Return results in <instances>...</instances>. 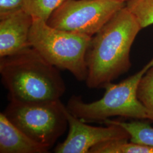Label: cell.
Here are the masks:
<instances>
[{
  "instance_id": "obj_6",
  "label": "cell",
  "mask_w": 153,
  "mask_h": 153,
  "mask_svg": "<svg viewBox=\"0 0 153 153\" xmlns=\"http://www.w3.org/2000/svg\"><path fill=\"white\" fill-rule=\"evenodd\" d=\"M126 3L116 0H68L52 13L47 23L61 30L92 37Z\"/></svg>"
},
{
  "instance_id": "obj_4",
  "label": "cell",
  "mask_w": 153,
  "mask_h": 153,
  "mask_svg": "<svg viewBox=\"0 0 153 153\" xmlns=\"http://www.w3.org/2000/svg\"><path fill=\"white\" fill-rule=\"evenodd\" d=\"M92 37L52 27L46 21L33 19L30 45L52 65L66 70L79 81H86V55Z\"/></svg>"
},
{
  "instance_id": "obj_12",
  "label": "cell",
  "mask_w": 153,
  "mask_h": 153,
  "mask_svg": "<svg viewBox=\"0 0 153 153\" xmlns=\"http://www.w3.org/2000/svg\"><path fill=\"white\" fill-rule=\"evenodd\" d=\"M68 0H24V10L33 17L47 21L52 13Z\"/></svg>"
},
{
  "instance_id": "obj_2",
  "label": "cell",
  "mask_w": 153,
  "mask_h": 153,
  "mask_svg": "<svg viewBox=\"0 0 153 153\" xmlns=\"http://www.w3.org/2000/svg\"><path fill=\"white\" fill-rule=\"evenodd\" d=\"M0 74L9 101H55L65 92L59 69L31 46L1 57Z\"/></svg>"
},
{
  "instance_id": "obj_5",
  "label": "cell",
  "mask_w": 153,
  "mask_h": 153,
  "mask_svg": "<svg viewBox=\"0 0 153 153\" xmlns=\"http://www.w3.org/2000/svg\"><path fill=\"white\" fill-rule=\"evenodd\" d=\"M65 108L60 100H11L3 113L28 137L51 149L68 126Z\"/></svg>"
},
{
  "instance_id": "obj_16",
  "label": "cell",
  "mask_w": 153,
  "mask_h": 153,
  "mask_svg": "<svg viewBox=\"0 0 153 153\" xmlns=\"http://www.w3.org/2000/svg\"><path fill=\"white\" fill-rule=\"evenodd\" d=\"M116 1H120V2H122L126 3V2H128V1H129V0H116Z\"/></svg>"
},
{
  "instance_id": "obj_1",
  "label": "cell",
  "mask_w": 153,
  "mask_h": 153,
  "mask_svg": "<svg viewBox=\"0 0 153 153\" xmlns=\"http://www.w3.org/2000/svg\"><path fill=\"white\" fill-rule=\"evenodd\" d=\"M142 28L126 6L91 39L86 61L90 88H100L129 71L132 44Z\"/></svg>"
},
{
  "instance_id": "obj_9",
  "label": "cell",
  "mask_w": 153,
  "mask_h": 153,
  "mask_svg": "<svg viewBox=\"0 0 153 153\" xmlns=\"http://www.w3.org/2000/svg\"><path fill=\"white\" fill-rule=\"evenodd\" d=\"M49 148L34 141L0 114V153H47Z\"/></svg>"
},
{
  "instance_id": "obj_15",
  "label": "cell",
  "mask_w": 153,
  "mask_h": 153,
  "mask_svg": "<svg viewBox=\"0 0 153 153\" xmlns=\"http://www.w3.org/2000/svg\"><path fill=\"white\" fill-rule=\"evenodd\" d=\"M24 10V0H0V20Z\"/></svg>"
},
{
  "instance_id": "obj_11",
  "label": "cell",
  "mask_w": 153,
  "mask_h": 153,
  "mask_svg": "<svg viewBox=\"0 0 153 153\" xmlns=\"http://www.w3.org/2000/svg\"><path fill=\"white\" fill-rule=\"evenodd\" d=\"M129 139H119L100 143L90 153H153V147L129 142Z\"/></svg>"
},
{
  "instance_id": "obj_3",
  "label": "cell",
  "mask_w": 153,
  "mask_h": 153,
  "mask_svg": "<svg viewBox=\"0 0 153 153\" xmlns=\"http://www.w3.org/2000/svg\"><path fill=\"white\" fill-rule=\"evenodd\" d=\"M153 66V58L142 69L118 83H110L104 87L103 97L91 103H85L81 96L73 95L68 110L84 122L104 121L120 116L136 120L148 119L144 107L137 97L138 85L143 76Z\"/></svg>"
},
{
  "instance_id": "obj_13",
  "label": "cell",
  "mask_w": 153,
  "mask_h": 153,
  "mask_svg": "<svg viewBox=\"0 0 153 153\" xmlns=\"http://www.w3.org/2000/svg\"><path fill=\"white\" fill-rule=\"evenodd\" d=\"M126 7L142 29L153 25V0H129Z\"/></svg>"
},
{
  "instance_id": "obj_8",
  "label": "cell",
  "mask_w": 153,
  "mask_h": 153,
  "mask_svg": "<svg viewBox=\"0 0 153 153\" xmlns=\"http://www.w3.org/2000/svg\"><path fill=\"white\" fill-rule=\"evenodd\" d=\"M33 18L24 10L0 21V58L30 47L29 35Z\"/></svg>"
},
{
  "instance_id": "obj_14",
  "label": "cell",
  "mask_w": 153,
  "mask_h": 153,
  "mask_svg": "<svg viewBox=\"0 0 153 153\" xmlns=\"http://www.w3.org/2000/svg\"><path fill=\"white\" fill-rule=\"evenodd\" d=\"M137 97L146 110L148 120L153 121V66L142 76L138 85Z\"/></svg>"
},
{
  "instance_id": "obj_7",
  "label": "cell",
  "mask_w": 153,
  "mask_h": 153,
  "mask_svg": "<svg viewBox=\"0 0 153 153\" xmlns=\"http://www.w3.org/2000/svg\"><path fill=\"white\" fill-rule=\"evenodd\" d=\"M65 113L68 122V134L64 142L57 145L55 153H90L92 148L100 143L119 139L130 140L128 133L120 126L88 125L72 115L66 106Z\"/></svg>"
},
{
  "instance_id": "obj_10",
  "label": "cell",
  "mask_w": 153,
  "mask_h": 153,
  "mask_svg": "<svg viewBox=\"0 0 153 153\" xmlns=\"http://www.w3.org/2000/svg\"><path fill=\"white\" fill-rule=\"evenodd\" d=\"M107 124H115L123 128L130 136V141L153 147V128L145 121L136 120L126 122L107 119L103 121Z\"/></svg>"
}]
</instances>
